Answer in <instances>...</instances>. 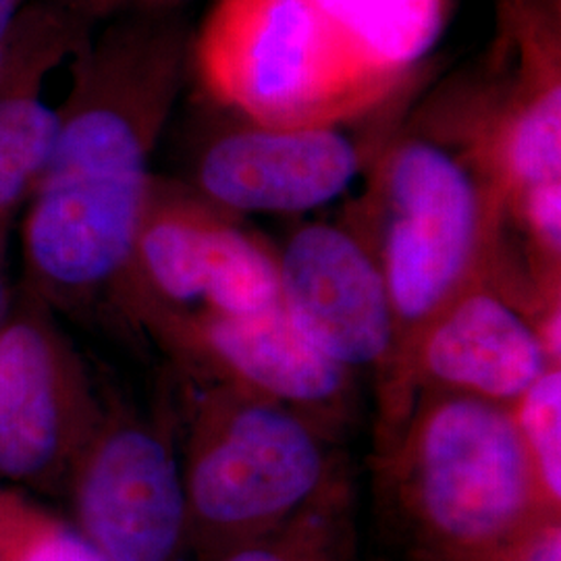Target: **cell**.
<instances>
[{
	"mask_svg": "<svg viewBox=\"0 0 561 561\" xmlns=\"http://www.w3.org/2000/svg\"><path fill=\"white\" fill-rule=\"evenodd\" d=\"M385 514L416 561H486L549 507L512 408L421 391L382 437Z\"/></svg>",
	"mask_w": 561,
	"mask_h": 561,
	"instance_id": "cell-1",
	"label": "cell"
},
{
	"mask_svg": "<svg viewBox=\"0 0 561 561\" xmlns=\"http://www.w3.org/2000/svg\"><path fill=\"white\" fill-rule=\"evenodd\" d=\"M345 479L333 437L279 403L217 382L202 400L183 482L202 561L294 518Z\"/></svg>",
	"mask_w": 561,
	"mask_h": 561,
	"instance_id": "cell-2",
	"label": "cell"
},
{
	"mask_svg": "<svg viewBox=\"0 0 561 561\" xmlns=\"http://www.w3.org/2000/svg\"><path fill=\"white\" fill-rule=\"evenodd\" d=\"M25 245L38 275L65 289H94L136 254L148 213L146 150L111 108L60 125L38 180Z\"/></svg>",
	"mask_w": 561,
	"mask_h": 561,
	"instance_id": "cell-3",
	"label": "cell"
},
{
	"mask_svg": "<svg viewBox=\"0 0 561 561\" xmlns=\"http://www.w3.org/2000/svg\"><path fill=\"white\" fill-rule=\"evenodd\" d=\"M204 69L222 101L262 127H327L381 88L312 0H221Z\"/></svg>",
	"mask_w": 561,
	"mask_h": 561,
	"instance_id": "cell-4",
	"label": "cell"
},
{
	"mask_svg": "<svg viewBox=\"0 0 561 561\" xmlns=\"http://www.w3.org/2000/svg\"><path fill=\"white\" fill-rule=\"evenodd\" d=\"M385 227L375 252L396 317L389 387L414 341L463 291L491 279L486 210L470 173L442 148L408 144L387 164Z\"/></svg>",
	"mask_w": 561,
	"mask_h": 561,
	"instance_id": "cell-5",
	"label": "cell"
},
{
	"mask_svg": "<svg viewBox=\"0 0 561 561\" xmlns=\"http://www.w3.org/2000/svg\"><path fill=\"white\" fill-rule=\"evenodd\" d=\"M551 366L561 364L547 354L539 314L493 279L482 280L451 301L410 347L382 391V437L421 391L514 408Z\"/></svg>",
	"mask_w": 561,
	"mask_h": 561,
	"instance_id": "cell-6",
	"label": "cell"
},
{
	"mask_svg": "<svg viewBox=\"0 0 561 561\" xmlns=\"http://www.w3.org/2000/svg\"><path fill=\"white\" fill-rule=\"evenodd\" d=\"M279 301L329 360L350 375L387 379L396 356V317L381 266L356 236L306 225L277 256Z\"/></svg>",
	"mask_w": 561,
	"mask_h": 561,
	"instance_id": "cell-7",
	"label": "cell"
},
{
	"mask_svg": "<svg viewBox=\"0 0 561 561\" xmlns=\"http://www.w3.org/2000/svg\"><path fill=\"white\" fill-rule=\"evenodd\" d=\"M76 507L81 535L106 561H175L190 539L183 468L141 424L108 426L90 445Z\"/></svg>",
	"mask_w": 561,
	"mask_h": 561,
	"instance_id": "cell-8",
	"label": "cell"
},
{
	"mask_svg": "<svg viewBox=\"0 0 561 561\" xmlns=\"http://www.w3.org/2000/svg\"><path fill=\"white\" fill-rule=\"evenodd\" d=\"M180 335L217 382L298 412L331 437L354 401V375L306 340L280 301L240 317L183 319Z\"/></svg>",
	"mask_w": 561,
	"mask_h": 561,
	"instance_id": "cell-9",
	"label": "cell"
},
{
	"mask_svg": "<svg viewBox=\"0 0 561 561\" xmlns=\"http://www.w3.org/2000/svg\"><path fill=\"white\" fill-rule=\"evenodd\" d=\"M134 259L159 300L196 317H240L279 304V264L261 241L194 210L141 225Z\"/></svg>",
	"mask_w": 561,
	"mask_h": 561,
	"instance_id": "cell-10",
	"label": "cell"
},
{
	"mask_svg": "<svg viewBox=\"0 0 561 561\" xmlns=\"http://www.w3.org/2000/svg\"><path fill=\"white\" fill-rule=\"evenodd\" d=\"M360 169L354 144L329 127L243 131L202 159L210 201L248 213H304L347 190Z\"/></svg>",
	"mask_w": 561,
	"mask_h": 561,
	"instance_id": "cell-11",
	"label": "cell"
},
{
	"mask_svg": "<svg viewBox=\"0 0 561 561\" xmlns=\"http://www.w3.org/2000/svg\"><path fill=\"white\" fill-rule=\"evenodd\" d=\"M67 370L34 322L0 329V474L38 479L67 449Z\"/></svg>",
	"mask_w": 561,
	"mask_h": 561,
	"instance_id": "cell-12",
	"label": "cell"
},
{
	"mask_svg": "<svg viewBox=\"0 0 561 561\" xmlns=\"http://www.w3.org/2000/svg\"><path fill=\"white\" fill-rule=\"evenodd\" d=\"M347 50L377 78L421 59L442 30L443 0H312Z\"/></svg>",
	"mask_w": 561,
	"mask_h": 561,
	"instance_id": "cell-13",
	"label": "cell"
},
{
	"mask_svg": "<svg viewBox=\"0 0 561 561\" xmlns=\"http://www.w3.org/2000/svg\"><path fill=\"white\" fill-rule=\"evenodd\" d=\"M208 561H356L350 482L343 479L275 530Z\"/></svg>",
	"mask_w": 561,
	"mask_h": 561,
	"instance_id": "cell-14",
	"label": "cell"
},
{
	"mask_svg": "<svg viewBox=\"0 0 561 561\" xmlns=\"http://www.w3.org/2000/svg\"><path fill=\"white\" fill-rule=\"evenodd\" d=\"M60 125L59 115L34 96L0 99V213L38 183Z\"/></svg>",
	"mask_w": 561,
	"mask_h": 561,
	"instance_id": "cell-15",
	"label": "cell"
},
{
	"mask_svg": "<svg viewBox=\"0 0 561 561\" xmlns=\"http://www.w3.org/2000/svg\"><path fill=\"white\" fill-rule=\"evenodd\" d=\"M505 178L524 194L561 181V90L549 88L516 121L503 152Z\"/></svg>",
	"mask_w": 561,
	"mask_h": 561,
	"instance_id": "cell-16",
	"label": "cell"
},
{
	"mask_svg": "<svg viewBox=\"0 0 561 561\" xmlns=\"http://www.w3.org/2000/svg\"><path fill=\"white\" fill-rule=\"evenodd\" d=\"M0 561H106L80 530L0 491Z\"/></svg>",
	"mask_w": 561,
	"mask_h": 561,
	"instance_id": "cell-17",
	"label": "cell"
},
{
	"mask_svg": "<svg viewBox=\"0 0 561 561\" xmlns=\"http://www.w3.org/2000/svg\"><path fill=\"white\" fill-rule=\"evenodd\" d=\"M512 414L545 500L561 512V366H551Z\"/></svg>",
	"mask_w": 561,
	"mask_h": 561,
	"instance_id": "cell-18",
	"label": "cell"
},
{
	"mask_svg": "<svg viewBox=\"0 0 561 561\" xmlns=\"http://www.w3.org/2000/svg\"><path fill=\"white\" fill-rule=\"evenodd\" d=\"M522 213L533 236L545 248L549 261L558 264L561 250V181L524 192Z\"/></svg>",
	"mask_w": 561,
	"mask_h": 561,
	"instance_id": "cell-19",
	"label": "cell"
},
{
	"mask_svg": "<svg viewBox=\"0 0 561 561\" xmlns=\"http://www.w3.org/2000/svg\"><path fill=\"white\" fill-rule=\"evenodd\" d=\"M486 561H561V516L537 522Z\"/></svg>",
	"mask_w": 561,
	"mask_h": 561,
	"instance_id": "cell-20",
	"label": "cell"
},
{
	"mask_svg": "<svg viewBox=\"0 0 561 561\" xmlns=\"http://www.w3.org/2000/svg\"><path fill=\"white\" fill-rule=\"evenodd\" d=\"M20 0H0V71L4 62V48H7V38L11 32V25L18 15Z\"/></svg>",
	"mask_w": 561,
	"mask_h": 561,
	"instance_id": "cell-21",
	"label": "cell"
},
{
	"mask_svg": "<svg viewBox=\"0 0 561 561\" xmlns=\"http://www.w3.org/2000/svg\"><path fill=\"white\" fill-rule=\"evenodd\" d=\"M2 304H4V289H2V280H0V317H2Z\"/></svg>",
	"mask_w": 561,
	"mask_h": 561,
	"instance_id": "cell-22",
	"label": "cell"
}]
</instances>
